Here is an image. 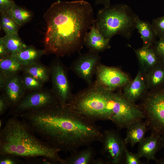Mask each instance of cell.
I'll list each match as a JSON object with an SVG mask.
<instances>
[{"instance_id":"6da1fadb","label":"cell","mask_w":164,"mask_h":164,"mask_svg":"<svg viewBox=\"0 0 164 164\" xmlns=\"http://www.w3.org/2000/svg\"><path fill=\"white\" fill-rule=\"evenodd\" d=\"M50 146L65 152L100 141L102 132L93 121L60 104L27 111L19 117Z\"/></svg>"},{"instance_id":"7a4b0ae2","label":"cell","mask_w":164,"mask_h":164,"mask_svg":"<svg viewBox=\"0 0 164 164\" xmlns=\"http://www.w3.org/2000/svg\"><path fill=\"white\" fill-rule=\"evenodd\" d=\"M43 17L46 26L44 49L57 57L80 51L95 20L91 5L84 0H58L51 4Z\"/></svg>"},{"instance_id":"3957f363","label":"cell","mask_w":164,"mask_h":164,"mask_svg":"<svg viewBox=\"0 0 164 164\" xmlns=\"http://www.w3.org/2000/svg\"><path fill=\"white\" fill-rule=\"evenodd\" d=\"M13 116L0 129V154H9L25 159L39 157L49 158L56 164H64L59 150L36 137L23 119Z\"/></svg>"},{"instance_id":"277c9868","label":"cell","mask_w":164,"mask_h":164,"mask_svg":"<svg viewBox=\"0 0 164 164\" xmlns=\"http://www.w3.org/2000/svg\"><path fill=\"white\" fill-rule=\"evenodd\" d=\"M139 18L128 5L117 4L99 9L94 23L101 34L110 40L117 35L129 39Z\"/></svg>"},{"instance_id":"5b68a950","label":"cell","mask_w":164,"mask_h":164,"mask_svg":"<svg viewBox=\"0 0 164 164\" xmlns=\"http://www.w3.org/2000/svg\"><path fill=\"white\" fill-rule=\"evenodd\" d=\"M140 108L151 132L164 135V87L153 90L144 97Z\"/></svg>"},{"instance_id":"8992f818","label":"cell","mask_w":164,"mask_h":164,"mask_svg":"<svg viewBox=\"0 0 164 164\" xmlns=\"http://www.w3.org/2000/svg\"><path fill=\"white\" fill-rule=\"evenodd\" d=\"M58 104H60L52 90L43 88L26 93L18 103L11 108L7 115L19 117L28 111Z\"/></svg>"},{"instance_id":"52a82bcc","label":"cell","mask_w":164,"mask_h":164,"mask_svg":"<svg viewBox=\"0 0 164 164\" xmlns=\"http://www.w3.org/2000/svg\"><path fill=\"white\" fill-rule=\"evenodd\" d=\"M100 141L101 153L106 164H121L124 163L126 144L118 131L105 130Z\"/></svg>"},{"instance_id":"ba28073f","label":"cell","mask_w":164,"mask_h":164,"mask_svg":"<svg viewBox=\"0 0 164 164\" xmlns=\"http://www.w3.org/2000/svg\"><path fill=\"white\" fill-rule=\"evenodd\" d=\"M49 67L52 83L51 90L60 103L65 105L73 95L67 70L57 58L52 61Z\"/></svg>"},{"instance_id":"9c48e42d","label":"cell","mask_w":164,"mask_h":164,"mask_svg":"<svg viewBox=\"0 0 164 164\" xmlns=\"http://www.w3.org/2000/svg\"><path fill=\"white\" fill-rule=\"evenodd\" d=\"M95 82L108 90L114 91L124 86L130 80L128 76L118 68L99 64L96 72Z\"/></svg>"},{"instance_id":"30bf717a","label":"cell","mask_w":164,"mask_h":164,"mask_svg":"<svg viewBox=\"0 0 164 164\" xmlns=\"http://www.w3.org/2000/svg\"><path fill=\"white\" fill-rule=\"evenodd\" d=\"M101 58L98 53L89 51L81 54L72 63L71 68L88 85L92 83L93 76Z\"/></svg>"},{"instance_id":"8fae6325","label":"cell","mask_w":164,"mask_h":164,"mask_svg":"<svg viewBox=\"0 0 164 164\" xmlns=\"http://www.w3.org/2000/svg\"><path fill=\"white\" fill-rule=\"evenodd\" d=\"M1 92L8 101L10 108L16 105L26 93L21 76L17 74L9 77Z\"/></svg>"},{"instance_id":"7c38bea8","label":"cell","mask_w":164,"mask_h":164,"mask_svg":"<svg viewBox=\"0 0 164 164\" xmlns=\"http://www.w3.org/2000/svg\"><path fill=\"white\" fill-rule=\"evenodd\" d=\"M162 148L161 136L151 132V135L139 143L137 153L141 158H145L148 162L153 160L156 161L155 154Z\"/></svg>"},{"instance_id":"4fadbf2b","label":"cell","mask_w":164,"mask_h":164,"mask_svg":"<svg viewBox=\"0 0 164 164\" xmlns=\"http://www.w3.org/2000/svg\"><path fill=\"white\" fill-rule=\"evenodd\" d=\"M94 23L85 36L84 45L89 51L98 53L111 47L110 40L101 34Z\"/></svg>"},{"instance_id":"5bb4252c","label":"cell","mask_w":164,"mask_h":164,"mask_svg":"<svg viewBox=\"0 0 164 164\" xmlns=\"http://www.w3.org/2000/svg\"><path fill=\"white\" fill-rule=\"evenodd\" d=\"M135 52L141 68L145 73H146L162 62L154 45L142 46L135 50Z\"/></svg>"},{"instance_id":"9a60e30c","label":"cell","mask_w":164,"mask_h":164,"mask_svg":"<svg viewBox=\"0 0 164 164\" xmlns=\"http://www.w3.org/2000/svg\"><path fill=\"white\" fill-rule=\"evenodd\" d=\"M124 87L122 94L130 102L134 103L143 97L146 85L142 71H139L134 79Z\"/></svg>"},{"instance_id":"2e32d148","label":"cell","mask_w":164,"mask_h":164,"mask_svg":"<svg viewBox=\"0 0 164 164\" xmlns=\"http://www.w3.org/2000/svg\"><path fill=\"white\" fill-rule=\"evenodd\" d=\"M46 53L45 49L38 50L33 46L27 45L19 52L11 56L24 66L39 61L41 57Z\"/></svg>"},{"instance_id":"e0dca14e","label":"cell","mask_w":164,"mask_h":164,"mask_svg":"<svg viewBox=\"0 0 164 164\" xmlns=\"http://www.w3.org/2000/svg\"><path fill=\"white\" fill-rule=\"evenodd\" d=\"M142 121L134 122L126 128V136L124 140L126 145L129 144L131 146L133 147L145 137V135L148 128L145 122Z\"/></svg>"},{"instance_id":"ac0fdd59","label":"cell","mask_w":164,"mask_h":164,"mask_svg":"<svg viewBox=\"0 0 164 164\" xmlns=\"http://www.w3.org/2000/svg\"><path fill=\"white\" fill-rule=\"evenodd\" d=\"M70 155L64 159V164H95V151L90 146L80 150L72 152Z\"/></svg>"},{"instance_id":"d6986e66","label":"cell","mask_w":164,"mask_h":164,"mask_svg":"<svg viewBox=\"0 0 164 164\" xmlns=\"http://www.w3.org/2000/svg\"><path fill=\"white\" fill-rule=\"evenodd\" d=\"M146 87L153 90L164 87V62H162L146 73Z\"/></svg>"},{"instance_id":"ffe728a7","label":"cell","mask_w":164,"mask_h":164,"mask_svg":"<svg viewBox=\"0 0 164 164\" xmlns=\"http://www.w3.org/2000/svg\"><path fill=\"white\" fill-rule=\"evenodd\" d=\"M22 72L29 74L44 84L48 81L51 78L50 67L39 61L23 66Z\"/></svg>"},{"instance_id":"44dd1931","label":"cell","mask_w":164,"mask_h":164,"mask_svg":"<svg viewBox=\"0 0 164 164\" xmlns=\"http://www.w3.org/2000/svg\"><path fill=\"white\" fill-rule=\"evenodd\" d=\"M135 29L140 34L143 43V46H149L154 44L157 36L151 23L139 18L136 22Z\"/></svg>"},{"instance_id":"7402d4cb","label":"cell","mask_w":164,"mask_h":164,"mask_svg":"<svg viewBox=\"0 0 164 164\" xmlns=\"http://www.w3.org/2000/svg\"><path fill=\"white\" fill-rule=\"evenodd\" d=\"M23 68L11 55L0 58V73L8 78L22 72Z\"/></svg>"},{"instance_id":"603a6c76","label":"cell","mask_w":164,"mask_h":164,"mask_svg":"<svg viewBox=\"0 0 164 164\" xmlns=\"http://www.w3.org/2000/svg\"><path fill=\"white\" fill-rule=\"evenodd\" d=\"M5 13L19 26L29 21L32 16L29 11L16 4L7 11Z\"/></svg>"},{"instance_id":"cb8c5ba5","label":"cell","mask_w":164,"mask_h":164,"mask_svg":"<svg viewBox=\"0 0 164 164\" xmlns=\"http://www.w3.org/2000/svg\"><path fill=\"white\" fill-rule=\"evenodd\" d=\"M5 46L11 55L19 52L26 46L18 34L5 35L3 37Z\"/></svg>"},{"instance_id":"d4e9b609","label":"cell","mask_w":164,"mask_h":164,"mask_svg":"<svg viewBox=\"0 0 164 164\" xmlns=\"http://www.w3.org/2000/svg\"><path fill=\"white\" fill-rule=\"evenodd\" d=\"M21 77L26 93L39 90L43 88L44 84L26 73L23 72Z\"/></svg>"},{"instance_id":"484cf974","label":"cell","mask_w":164,"mask_h":164,"mask_svg":"<svg viewBox=\"0 0 164 164\" xmlns=\"http://www.w3.org/2000/svg\"><path fill=\"white\" fill-rule=\"evenodd\" d=\"M19 26L5 13H1L0 28L5 35L18 34Z\"/></svg>"},{"instance_id":"4316f807","label":"cell","mask_w":164,"mask_h":164,"mask_svg":"<svg viewBox=\"0 0 164 164\" xmlns=\"http://www.w3.org/2000/svg\"><path fill=\"white\" fill-rule=\"evenodd\" d=\"M157 37L164 38V15L153 19L151 23Z\"/></svg>"},{"instance_id":"83f0119b","label":"cell","mask_w":164,"mask_h":164,"mask_svg":"<svg viewBox=\"0 0 164 164\" xmlns=\"http://www.w3.org/2000/svg\"><path fill=\"white\" fill-rule=\"evenodd\" d=\"M22 158L9 154H0V164H24Z\"/></svg>"},{"instance_id":"f1b7e54d","label":"cell","mask_w":164,"mask_h":164,"mask_svg":"<svg viewBox=\"0 0 164 164\" xmlns=\"http://www.w3.org/2000/svg\"><path fill=\"white\" fill-rule=\"evenodd\" d=\"M139 154L129 152L125 147L124 163L125 164H141L142 162L140 160Z\"/></svg>"},{"instance_id":"f546056e","label":"cell","mask_w":164,"mask_h":164,"mask_svg":"<svg viewBox=\"0 0 164 164\" xmlns=\"http://www.w3.org/2000/svg\"><path fill=\"white\" fill-rule=\"evenodd\" d=\"M154 45L162 61L164 62V38L156 40Z\"/></svg>"},{"instance_id":"4dcf8cb0","label":"cell","mask_w":164,"mask_h":164,"mask_svg":"<svg viewBox=\"0 0 164 164\" xmlns=\"http://www.w3.org/2000/svg\"><path fill=\"white\" fill-rule=\"evenodd\" d=\"M9 108L10 105L8 101L1 93L0 95V115L4 114Z\"/></svg>"},{"instance_id":"1f68e13d","label":"cell","mask_w":164,"mask_h":164,"mask_svg":"<svg viewBox=\"0 0 164 164\" xmlns=\"http://www.w3.org/2000/svg\"><path fill=\"white\" fill-rule=\"evenodd\" d=\"M15 4L12 0H0L1 13H5L7 11Z\"/></svg>"},{"instance_id":"d6a6232c","label":"cell","mask_w":164,"mask_h":164,"mask_svg":"<svg viewBox=\"0 0 164 164\" xmlns=\"http://www.w3.org/2000/svg\"><path fill=\"white\" fill-rule=\"evenodd\" d=\"M11 55L8 52L4 43L3 37L0 38V58Z\"/></svg>"},{"instance_id":"836d02e7","label":"cell","mask_w":164,"mask_h":164,"mask_svg":"<svg viewBox=\"0 0 164 164\" xmlns=\"http://www.w3.org/2000/svg\"><path fill=\"white\" fill-rule=\"evenodd\" d=\"M8 78L2 73H0V91L1 92L3 90Z\"/></svg>"},{"instance_id":"e575fe53","label":"cell","mask_w":164,"mask_h":164,"mask_svg":"<svg viewBox=\"0 0 164 164\" xmlns=\"http://www.w3.org/2000/svg\"><path fill=\"white\" fill-rule=\"evenodd\" d=\"M95 5L102 4L104 7H107L111 5V0H94Z\"/></svg>"},{"instance_id":"d590c367","label":"cell","mask_w":164,"mask_h":164,"mask_svg":"<svg viewBox=\"0 0 164 164\" xmlns=\"http://www.w3.org/2000/svg\"><path fill=\"white\" fill-rule=\"evenodd\" d=\"M155 162L158 164H164V158L157 159Z\"/></svg>"},{"instance_id":"8d00e7d4","label":"cell","mask_w":164,"mask_h":164,"mask_svg":"<svg viewBox=\"0 0 164 164\" xmlns=\"http://www.w3.org/2000/svg\"><path fill=\"white\" fill-rule=\"evenodd\" d=\"M161 138L163 145V148H164V135L161 136Z\"/></svg>"},{"instance_id":"74e56055","label":"cell","mask_w":164,"mask_h":164,"mask_svg":"<svg viewBox=\"0 0 164 164\" xmlns=\"http://www.w3.org/2000/svg\"><path fill=\"white\" fill-rule=\"evenodd\" d=\"M2 119L0 120V128H1L2 127Z\"/></svg>"}]
</instances>
